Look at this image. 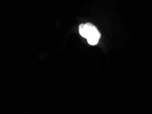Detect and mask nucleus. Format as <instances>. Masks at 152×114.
Returning a JSON list of instances; mask_svg holds the SVG:
<instances>
[{
    "label": "nucleus",
    "instance_id": "obj_1",
    "mask_svg": "<svg viewBox=\"0 0 152 114\" xmlns=\"http://www.w3.org/2000/svg\"><path fill=\"white\" fill-rule=\"evenodd\" d=\"M79 32L82 37L87 39L88 44L91 45L97 44L101 37V34L97 28L93 24L90 23L80 25Z\"/></svg>",
    "mask_w": 152,
    "mask_h": 114
}]
</instances>
